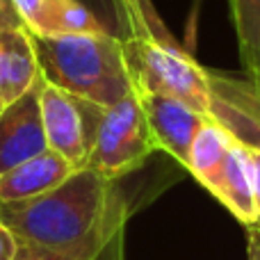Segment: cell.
Instances as JSON below:
<instances>
[{
    "instance_id": "30bf717a",
    "label": "cell",
    "mask_w": 260,
    "mask_h": 260,
    "mask_svg": "<svg viewBox=\"0 0 260 260\" xmlns=\"http://www.w3.org/2000/svg\"><path fill=\"white\" fill-rule=\"evenodd\" d=\"M73 171L78 169H73L62 155L46 148L44 153L0 174V203H16L41 197L62 185Z\"/></svg>"
},
{
    "instance_id": "cb8c5ba5",
    "label": "cell",
    "mask_w": 260,
    "mask_h": 260,
    "mask_svg": "<svg viewBox=\"0 0 260 260\" xmlns=\"http://www.w3.org/2000/svg\"><path fill=\"white\" fill-rule=\"evenodd\" d=\"M258 80H260V62H258Z\"/></svg>"
},
{
    "instance_id": "d4e9b609",
    "label": "cell",
    "mask_w": 260,
    "mask_h": 260,
    "mask_svg": "<svg viewBox=\"0 0 260 260\" xmlns=\"http://www.w3.org/2000/svg\"><path fill=\"white\" fill-rule=\"evenodd\" d=\"M256 226H258V229H260V219H258V221H256Z\"/></svg>"
},
{
    "instance_id": "d6986e66",
    "label": "cell",
    "mask_w": 260,
    "mask_h": 260,
    "mask_svg": "<svg viewBox=\"0 0 260 260\" xmlns=\"http://www.w3.org/2000/svg\"><path fill=\"white\" fill-rule=\"evenodd\" d=\"M123 233H126V226L119 229L108 242L103 244L94 260H123Z\"/></svg>"
},
{
    "instance_id": "9c48e42d",
    "label": "cell",
    "mask_w": 260,
    "mask_h": 260,
    "mask_svg": "<svg viewBox=\"0 0 260 260\" xmlns=\"http://www.w3.org/2000/svg\"><path fill=\"white\" fill-rule=\"evenodd\" d=\"M25 30L35 37L103 35L105 27L76 0H14ZM108 35V32H105Z\"/></svg>"
},
{
    "instance_id": "8fae6325",
    "label": "cell",
    "mask_w": 260,
    "mask_h": 260,
    "mask_svg": "<svg viewBox=\"0 0 260 260\" xmlns=\"http://www.w3.org/2000/svg\"><path fill=\"white\" fill-rule=\"evenodd\" d=\"M39 78L32 35L27 30L0 32V99L14 103Z\"/></svg>"
},
{
    "instance_id": "5bb4252c",
    "label": "cell",
    "mask_w": 260,
    "mask_h": 260,
    "mask_svg": "<svg viewBox=\"0 0 260 260\" xmlns=\"http://www.w3.org/2000/svg\"><path fill=\"white\" fill-rule=\"evenodd\" d=\"M233 23L238 32V46L242 67L249 78L258 80L260 62V0H231Z\"/></svg>"
},
{
    "instance_id": "277c9868",
    "label": "cell",
    "mask_w": 260,
    "mask_h": 260,
    "mask_svg": "<svg viewBox=\"0 0 260 260\" xmlns=\"http://www.w3.org/2000/svg\"><path fill=\"white\" fill-rule=\"evenodd\" d=\"M153 151H157V146L146 114L139 99L130 94L103 112L87 167L99 171L103 178L119 183L123 176L137 171Z\"/></svg>"
},
{
    "instance_id": "ac0fdd59",
    "label": "cell",
    "mask_w": 260,
    "mask_h": 260,
    "mask_svg": "<svg viewBox=\"0 0 260 260\" xmlns=\"http://www.w3.org/2000/svg\"><path fill=\"white\" fill-rule=\"evenodd\" d=\"M3 30H25L14 0H0V32Z\"/></svg>"
},
{
    "instance_id": "8992f818",
    "label": "cell",
    "mask_w": 260,
    "mask_h": 260,
    "mask_svg": "<svg viewBox=\"0 0 260 260\" xmlns=\"http://www.w3.org/2000/svg\"><path fill=\"white\" fill-rule=\"evenodd\" d=\"M212 87L210 119L235 142L260 151V80L226 76L208 69Z\"/></svg>"
},
{
    "instance_id": "7a4b0ae2",
    "label": "cell",
    "mask_w": 260,
    "mask_h": 260,
    "mask_svg": "<svg viewBox=\"0 0 260 260\" xmlns=\"http://www.w3.org/2000/svg\"><path fill=\"white\" fill-rule=\"evenodd\" d=\"M37 64L44 80L69 94L112 108L128 99L133 80L128 73L123 39L114 35L35 37Z\"/></svg>"
},
{
    "instance_id": "7c38bea8",
    "label": "cell",
    "mask_w": 260,
    "mask_h": 260,
    "mask_svg": "<svg viewBox=\"0 0 260 260\" xmlns=\"http://www.w3.org/2000/svg\"><path fill=\"white\" fill-rule=\"evenodd\" d=\"M235 139L226 133L212 119H206L199 128L197 137L192 142L189 148V165L187 171L212 194L219 197L221 189V176H224V167H226V157H229L231 144Z\"/></svg>"
},
{
    "instance_id": "e0dca14e",
    "label": "cell",
    "mask_w": 260,
    "mask_h": 260,
    "mask_svg": "<svg viewBox=\"0 0 260 260\" xmlns=\"http://www.w3.org/2000/svg\"><path fill=\"white\" fill-rule=\"evenodd\" d=\"M14 260H73V258L62 256V253L48 251V249H44V247H37V244L21 242V240H18V251H16V258Z\"/></svg>"
},
{
    "instance_id": "9a60e30c",
    "label": "cell",
    "mask_w": 260,
    "mask_h": 260,
    "mask_svg": "<svg viewBox=\"0 0 260 260\" xmlns=\"http://www.w3.org/2000/svg\"><path fill=\"white\" fill-rule=\"evenodd\" d=\"M128 18L130 37H148L160 44H178L157 14L153 0H121Z\"/></svg>"
},
{
    "instance_id": "52a82bcc",
    "label": "cell",
    "mask_w": 260,
    "mask_h": 260,
    "mask_svg": "<svg viewBox=\"0 0 260 260\" xmlns=\"http://www.w3.org/2000/svg\"><path fill=\"white\" fill-rule=\"evenodd\" d=\"M44 76L0 114V174L39 155L48 148L41 123V87Z\"/></svg>"
},
{
    "instance_id": "44dd1931",
    "label": "cell",
    "mask_w": 260,
    "mask_h": 260,
    "mask_svg": "<svg viewBox=\"0 0 260 260\" xmlns=\"http://www.w3.org/2000/svg\"><path fill=\"white\" fill-rule=\"evenodd\" d=\"M249 157H251V176H253V203H256V212L260 219V151L249 148Z\"/></svg>"
},
{
    "instance_id": "603a6c76",
    "label": "cell",
    "mask_w": 260,
    "mask_h": 260,
    "mask_svg": "<svg viewBox=\"0 0 260 260\" xmlns=\"http://www.w3.org/2000/svg\"><path fill=\"white\" fill-rule=\"evenodd\" d=\"M5 105H7V103H5V101H3V99H0V114H3V110H5Z\"/></svg>"
},
{
    "instance_id": "ffe728a7",
    "label": "cell",
    "mask_w": 260,
    "mask_h": 260,
    "mask_svg": "<svg viewBox=\"0 0 260 260\" xmlns=\"http://www.w3.org/2000/svg\"><path fill=\"white\" fill-rule=\"evenodd\" d=\"M18 251V238L0 219V260H14Z\"/></svg>"
},
{
    "instance_id": "6da1fadb",
    "label": "cell",
    "mask_w": 260,
    "mask_h": 260,
    "mask_svg": "<svg viewBox=\"0 0 260 260\" xmlns=\"http://www.w3.org/2000/svg\"><path fill=\"white\" fill-rule=\"evenodd\" d=\"M128 217L130 206L117 183L89 167L41 197L0 203V219L21 242L73 260H94Z\"/></svg>"
},
{
    "instance_id": "4fadbf2b",
    "label": "cell",
    "mask_w": 260,
    "mask_h": 260,
    "mask_svg": "<svg viewBox=\"0 0 260 260\" xmlns=\"http://www.w3.org/2000/svg\"><path fill=\"white\" fill-rule=\"evenodd\" d=\"M217 201L229 208L235 219L242 221L244 226H251L258 221L256 203H253L251 157H249V148L242 146L240 142L231 144Z\"/></svg>"
},
{
    "instance_id": "ba28073f",
    "label": "cell",
    "mask_w": 260,
    "mask_h": 260,
    "mask_svg": "<svg viewBox=\"0 0 260 260\" xmlns=\"http://www.w3.org/2000/svg\"><path fill=\"white\" fill-rule=\"evenodd\" d=\"M142 103V110L146 114L148 128H151L153 142L157 151H165L171 155L180 167L187 169L189 165V148L197 137L201 123L208 117L194 112L185 103L162 94H135Z\"/></svg>"
},
{
    "instance_id": "5b68a950",
    "label": "cell",
    "mask_w": 260,
    "mask_h": 260,
    "mask_svg": "<svg viewBox=\"0 0 260 260\" xmlns=\"http://www.w3.org/2000/svg\"><path fill=\"white\" fill-rule=\"evenodd\" d=\"M105 110L108 108H101L44 82L41 123L48 148L62 155L73 169H85Z\"/></svg>"
},
{
    "instance_id": "2e32d148",
    "label": "cell",
    "mask_w": 260,
    "mask_h": 260,
    "mask_svg": "<svg viewBox=\"0 0 260 260\" xmlns=\"http://www.w3.org/2000/svg\"><path fill=\"white\" fill-rule=\"evenodd\" d=\"M76 3H80L105 27L108 35H114L119 39H128L130 37L126 9H123L121 0H76Z\"/></svg>"
},
{
    "instance_id": "7402d4cb",
    "label": "cell",
    "mask_w": 260,
    "mask_h": 260,
    "mask_svg": "<svg viewBox=\"0 0 260 260\" xmlns=\"http://www.w3.org/2000/svg\"><path fill=\"white\" fill-rule=\"evenodd\" d=\"M249 235V260H260V229L256 224L247 226Z\"/></svg>"
},
{
    "instance_id": "3957f363",
    "label": "cell",
    "mask_w": 260,
    "mask_h": 260,
    "mask_svg": "<svg viewBox=\"0 0 260 260\" xmlns=\"http://www.w3.org/2000/svg\"><path fill=\"white\" fill-rule=\"evenodd\" d=\"M135 94H162L210 119L212 87L203 69L180 44H160L148 37L123 39Z\"/></svg>"
}]
</instances>
